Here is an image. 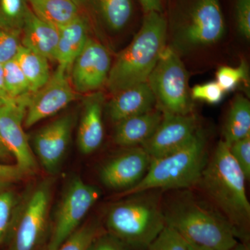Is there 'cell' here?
Returning <instances> with one entry per match:
<instances>
[{"label": "cell", "mask_w": 250, "mask_h": 250, "mask_svg": "<svg viewBox=\"0 0 250 250\" xmlns=\"http://www.w3.org/2000/svg\"><path fill=\"white\" fill-rule=\"evenodd\" d=\"M246 178L223 140L208 159L198 184L215 209L228 220L237 239L249 243L250 204Z\"/></svg>", "instance_id": "cell-1"}, {"label": "cell", "mask_w": 250, "mask_h": 250, "mask_svg": "<svg viewBox=\"0 0 250 250\" xmlns=\"http://www.w3.org/2000/svg\"><path fill=\"white\" fill-rule=\"evenodd\" d=\"M167 31L162 13L146 14L139 32L112 62L106 84L112 95L147 82L166 47Z\"/></svg>", "instance_id": "cell-2"}, {"label": "cell", "mask_w": 250, "mask_h": 250, "mask_svg": "<svg viewBox=\"0 0 250 250\" xmlns=\"http://www.w3.org/2000/svg\"><path fill=\"white\" fill-rule=\"evenodd\" d=\"M166 225L188 243L214 250H228L238 243L232 228L223 215L184 191L162 205Z\"/></svg>", "instance_id": "cell-3"}, {"label": "cell", "mask_w": 250, "mask_h": 250, "mask_svg": "<svg viewBox=\"0 0 250 250\" xmlns=\"http://www.w3.org/2000/svg\"><path fill=\"white\" fill-rule=\"evenodd\" d=\"M208 161L207 138L197 130L191 141L167 155L152 159L139 183L125 190L121 197L155 190L188 189L198 184Z\"/></svg>", "instance_id": "cell-4"}, {"label": "cell", "mask_w": 250, "mask_h": 250, "mask_svg": "<svg viewBox=\"0 0 250 250\" xmlns=\"http://www.w3.org/2000/svg\"><path fill=\"white\" fill-rule=\"evenodd\" d=\"M114 204L106 217L108 233L125 245L147 249L166 225L162 204L153 190Z\"/></svg>", "instance_id": "cell-5"}, {"label": "cell", "mask_w": 250, "mask_h": 250, "mask_svg": "<svg viewBox=\"0 0 250 250\" xmlns=\"http://www.w3.org/2000/svg\"><path fill=\"white\" fill-rule=\"evenodd\" d=\"M226 30L220 0H191L174 18L170 47L178 54L213 45Z\"/></svg>", "instance_id": "cell-6"}, {"label": "cell", "mask_w": 250, "mask_h": 250, "mask_svg": "<svg viewBox=\"0 0 250 250\" xmlns=\"http://www.w3.org/2000/svg\"><path fill=\"white\" fill-rule=\"evenodd\" d=\"M54 182L45 179L31 186L15 206L8 236L10 250H35L48 226Z\"/></svg>", "instance_id": "cell-7"}, {"label": "cell", "mask_w": 250, "mask_h": 250, "mask_svg": "<svg viewBox=\"0 0 250 250\" xmlns=\"http://www.w3.org/2000/svg\"><path fill=\"white\" fill-rule=\"evenodd\" d=\"M147 82L161 111L191 114L192 103L187 70L179 54L170 46H166L163 50Z\"/></svg>", "instance_id": "cell-8"}, {"label": "cell", "mask_w": 250, "mask_h": 250, "mask_svg": "<svg viewBox=\"0 0 250 250\" xmlns=\"http://www.w3.org/2000/svg\"><path fill=\"white\" fill-rule=\"evenodd\" d=\"M100 197L98 188L80 177L70 179L54 213L50 238L44 249L56 250L71 236Z\"/></svg>", "instance_id": "cell-9"}, {"label": "cell", "mask_w": 250, "mask_h": 250, "mask_svg": "<svg viewBox=\"0 0 250 250\" xmlns=\"http://www.w3.org/2000/svg\"><path fill=\"white\" fill-rule=\"evenodd\" d=\"M78 97L70 82V71L58 65L48 82L31 95L23 125L26 128L34 126L62 111Z\"/></svg>", "instance_id": "cell-10"}, {"label": "cell", "mask_w": 250, "mask_h": 250, "mask_svg": "<svg viewBox=\"0 0 250 250\" xmlns=\"http://www.w3.org/2000/svg\"><path fill=\"white\" fill-rule=\"evenodd\" d=\"M111 65L107 48L90 36L70 70L74 89L78 94L85 95L101 90L106 84Z\"/></svg>", "instance_id": "cell-11"}, {"label": "cell", "mask_w": 250, "mask_h": 250, "mask_svg": "<svg viewBox=\"0 0 250 250\" xmlns=\"http://www.w3.org/2000/svg\"><path fill=\"white\" fill-rule=\"evenodd\" d=\"M26 108L24 103L0 106V141L14 156L16 165L27 175L35 173L39 166L23 129Z\"/></svg>", "instance_id": "cell-12"}, {"label": "cell", "mask_w": 250, "mask_h": 250, "mask_svg": "<svg viewBox=\"0 0 250 250\" xmlns=\"http://www.w3.org/2000/svg\"><path fill=\"white\" fill-rule=\"evenodd\" d=\"M75 116L64 115L38 131L32 140V150L49 173L58 172L66 154Z\"/></svg>", "instance_id": "cell-13"}, {"label": "cell", "mask_w": 250, "mask_h": 250, "mask_svg": "<svg viewBox=\"0 0 250 250\" xmlns=\"http://www.w3.org/2000/svg\"><path fill=\"white\" fill-rule=\"evenodd\" d=\"M197 131L196 118L192 114L163 112V118L152 136L141 147L152 159L178 150L191 141Z\"/></svg>", "instance_id": "cell-14"}, {"label": "cell", "mask_w": 250, "mask_h": 250, "mask_svg": "<svg viewBox=\"0 0 250 250\" xmlns=\"http://www.w3.org/2000/svg\"><path fill=\"white\" fill-rule=\"evenodd\" d=\"M151 161L152 158L141 146L127 147L103 166L100 179L108 188L125 191L141 182Z\"/></svg>", "instance_id": "cell-15"}, {"label": "cell", "mask_w": 250, "mask_h": 250, "mask_svg": "<svg viewBox=\"0 0 250 250\" xmlns=\"http://www.w3.org/2000/svg\"><path fill=\"white\" fill-rule=\"evenodd\" d=\"M104 102V94L101 90L87 94L83 99L77 139V146L82 154H92L103 142Z\"/></svg>", "instance_id": "cell-16"}, {"label": "cell", "mask_w": 250, "mask_h": 250, "mask_svg": "<svg viewBox=\"0 0 250 250\" xmlns=\"http://www.w3.org/2000/svg\"><path fill=\"white\" fill-rule=\"evenodd\" d=\"M156 106L155 97L147 82H145L113 95L106 110L110 119L116 124L130 117L152 111Z\"/></svg>", "instance_id": "cell-17"}, {"label": "cell", "mask_w": 250, "mask_h": 250, "mask_svg": "<svg viewBox=\"0 0 250 250\" xmlns=\"http://www.w3.org/2000/svg\"><path fill=\"white\" fill-rule=\"evenodd\" d=\"M90 22V15L83 9L74 21L58 28L59 36L55 62H58L59 66L70 71L74 61L89 39Z\"/></svg>", "instance_id": "cell-18"}, {"label": "cell", "mask_w": 250, "mask_h": 250, "mask_svg": "<svg viewBox=\"0 0 250 250\" xmlns=\"http://www.w3.org/2000/svg\"><path fill=\"white\" fill-rule=\"evenodd\" d=\"M162 118L163 112L156 108L118 122L116 123L113 141L121 147L142 146L154 134Z\"/></svg>", "instance_id": "cell-19"}, {"label": "cell", "mask_w": 250, "mask_h": 250, "mask_svg": "<svg viewBox=\"0 0 250 250\" xmlns=\"http://www.w3.org/2000/svg\"><path fill=\"white\" fill-rule=\"evenodd\" d=\"M59 36L58 28L42 21L29 8L21 32L23 47L55 62Z\"/></svg>", "instance_id": "cell-20"}, {"label": "cell", "mask_w": 250, "mask_h": 250, "mask_svg": "<svg viewBox=\"0 0 250 250\" xmlns=\"http://www.w3.org/2000/svg\"><path fill=\"white\" fill-rule=\"evenodd\" d=\"M90 16L112 32H119L132 17V0H77Z\"/></svg>", "instance_id": "cell-21"}, {"label": "cell", "mask_w": 250, "mask_h": 250, "mask_svg": "<svg viewBox=\"0 0 250 250\" xmlns=\"http://www.w3.org/2000/svg\"><path fill=\"white\" fill-rule=\"evenodd\" d=\"M28 2L37 17L57 28L72 22L83 11L77 0H28Z\"/></svg>", "instance_id": "cell-22"}, {"label": "cell", "mask_w": 250, "mask_h": 250, "mask_svg": "<svg viewBox=\"0 0 250 250\" xmlns=\"http://www.w3.org/2000/svg\"><path fill=\"white\" fill-rule=\"evenodd\" d=\"M250 135V103L242 95L233 99L229 110L223 141L229 147L232 143Z\"/></svg>", "instance_id": "cell-23"}, {"label": "cell", "mask_w": 250, "mask_h": 250, "mask_svg": "<svg viewBox=\"0 0 250 250\" xmlns=\"http://www.w3.org/2000/svg\"><path fill=\"white\" fill-rule=\"evenodd\" d=\"M15 59L27 78L32 93L48 82L52 73L49 61L45 57L22 45Z\"/></svg>", "instance_id": "cell-24"}, {"label": "cell", "mask_w": 250, "mask_h": 250, "mask_svg": "<svg viewBox=\"0 0 250 250\" xmlns=\"http://www.w3.org/2000/svg\"><path fill=\"white\" fill-rule=\"evenodd\" d=\"M3 75L6 90L15 103L27 104L32 95L30 85L16 59L3 64Z\"/></svg>", "instance_id": "cell-25"}, {"label": "cell", "mask_w": 250, "mask_h": 250, "mask_svg": "<svg viewBox=\"0 0 250 250\" xmlns=\"http://www.w3.org/2000/svg\"><path fill=\"white\" fill-rule=\"evenodd\" d=\"M29 9L28 0H0V27L21 34Z\"/></svg>", "instance_id": "cell-26"}, {"label": "cell", "mask_w": 250, "mask_h": 250, "mask_svg": "<svg viewBox=\"0 0 250 250\" xmlns=\"http://www.w3.org/2000/svg\"><path fill=\"white\" fill-rule=\"evenodd\" d=\"M100 233L98 224H85L77 229L56 250H88L92 242Z\"/></svg>", "instance_id": "cell-27"}, {"label": "cell", "mask_w": 250, "mask_h": 250, "mask_svg": "<svg viewBox=\"0 0 250 250\" xmlns=\"http://www.w3.org/2000/svg\"><path fill=\"white\" fill-rule=\"evenodd\" d=\"M146 250H189L188 243L177 230L166 225Z\"/></svg>", "instance_id": "cell-28"}, {"label": "cell", "mask_w": 250, "mask_h": 250, "mask_svg": "<svg viewBox=\"0 0 250 250\" xmlns=\"http://www.w3.org/2000/svg\"><path fill=\"white\" fill-rule=\"evenodd\" d=\"M248 65L243 61L236 67H219L216 72V82L225 93L232 91L242 82L248 80Z\"/></svg>", "instance_id": "cell-29"}, {"label": "cell", "mask_w": 250, "mask_h": 250, "mask_svg": "<svg viewBox=\"0 0 250 250\" xmlns=\"http://www.w3.org/2000/svg\"><path fill=\"white\" fill-rule=\"evenodd\" d=\"M17 197L11 190H0V245L7 236Z\"/></svg>", "instance_id": "cell-30"}, {"label": "cell", "mask_w": 250, "mask_h": 250, "mask_svg": "<svg viewBox=\"0 0 250 250\" xmlns=\"http://www.w3.org/2000/svg\"><path fill=\"white\" fill-rule=\"evenodd\" d=\"M21 47V34L0 27V63L16 58Z\"/></svg>", "instance_id": "cell-31"}, {"label": "cell", "mask_w": 250, "mask_h": 250, "mask_svg": "<svg viewBox=\"0 0 250 250\" xmlns=\"http://www.w3.org/2000/svg\"><path fill=\"white\" fill-rule=\"evenodd\" d=\"M225 93L216 81L195 85L190 90L192 100L205 102L210 104L220 103L223 100Z\"/></svg>", "instance_id": "cell-32"}, {"label": "cell", "mask_w": 250, "mask_h": 250, "mask_svg": "<svg viewBox=\"0 0 250 250\" xmlns=\"http://www.w3.org/2000/svg\"><path fill=\"white\" fill-rule=\"evenodd\" d=\"M231 156L244 174L246 180L250 179V135L238 140L229 147Z\"/></svg>", "instance_id": "cell-33"}, {"label": "cell", "mask_w": 250, "mask_h": 250, "mask_svg": "<svg viewBox=\"0 0 250 250\" xmlns=\"http://www.w3.org/2000/svg\"><path fill=\"white\" fill-rule=\"evenodd\" d=\"M236 22L237 30L245 39H250V0H236Z\"/></svg>", "instance_id": "cell-34"}, {"label": "cell", "mask_w": 250, "mask_h": 250, "mask_svg": "<svg viewBox=\"0 0 250 250\" xmlns=\"http://www.w3.org/2000/svg\"><path fill=\"white\" fill-rule=\"evenodd\" d=\"M26 175L16 164H0V190H6L12 184L22 180Z\"/></svg>", "instance_id": "cell-35"}, {"label": "cell", "mask_w": 250, "mask_h": 250, "mask_svg": "<svg viewBox=\"0 0 250 250\" xmlns=\"http://www.w3.org/2000/svg\"><path fill=\"white\" fill-rule=\"evenodd\" d=\"M88 250H130L129 247L125 245L116 237L110 233H100L92 242Z\"/></svg>", "instance_id": "cell-36"}, {"label": "cell", "mask_w": 250, "mask_h": 250, "mask_svg": "<svg viewBox=\"0 0 250 250\" xmlns=\"http://www.w3.org/2000/svg\"><path fill=\"white\" fill-rule=\"evenodd\" d=\"M14 103H17L13 101L8 93L4 83L3 64L0 63V106Z\"/></svg>", "instance_id": "cell-37"}, {"label": "cell", "mask_w": 250, "mask_h": 250, "mask_svg": "<svg viewBox=\"0 0 250 250\" xmlns=\"http://www.w3.org/2000/svg\"><path fill=\"white\" fill-rule=\"evenodd\" d=\"M145 14L147 13H162V0H139Z\"/></svg>", "instance_id": "cell-38"}, {"label": "cell", "mask_w": 250, "mask_h": 250, "mask_svg": "<svg viewBox=\"0 0 250 250\" xmlns=\"http://www.w3.org/2000/svg\"><path fill=\"white\" fill-rule=\"evenodd\" d=\"M228 250H250V245L249 243L245 242H238L234 246Z\"/></svg>", "instance_id": "cell-39"}, {"label": "cell", "mask_w": 250, "mask_h": 250, "mask_svg": "<svg viewBox=\"0 0 250 250\" xmlns=\"http://www.w3.org/2000/svg\"><path fill=\"white\" fill-rule=\"evenodd\" d=\"M10 156H11V153L8 151V149L4 147V145L0 141V159H9Z\"/></svg>", "instance_id": "cell-40"}, {"label": "cell", "mask_w": 250, "mask_h": 250, "mask_svg": "<svg viewBox=\"0 0 250 250\" xmlns=\"http://www.w3.org/2000/svg\"><path fill=\"white\" fill-rule=\"evenodd\" d=\"M188 249L189 250H214L210 249V248H206V247L197 246V245L190 243H188Z\"/></svg>", "instance_id": "cell-41"}]
</instances>
